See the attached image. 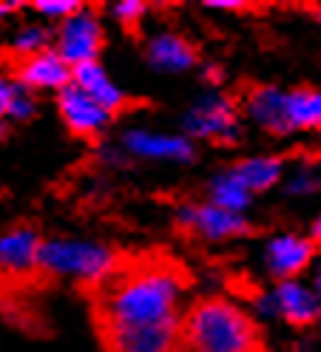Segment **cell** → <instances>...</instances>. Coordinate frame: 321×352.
I'll use <instances>...</instances> for the list:
<instances>
[{"label": "cell", "mask_w": 321, "mask_h": 352, "mask_svg": "<svg viewBox=\"0 0 321 352\" xmlns=\"http://www.w3.org/2000/svg\"><path fill=\"white\" fill-rule=\"evenodd\" d=\"M185 128L199 140L222 142V145H233L242 137L236 105L217 91L199 97L190 105V111L185 114Z\"/></svg>", "instance_id": "obj_4"}, {"label": "cell", "mask_w": 321, "mask_h": 352, "mask_svg": "<svg viewBox=\"0 0 321 352\" xmlns=\"http://www.w3.org/2000/svg\"><path fill=\"white\" fill-rule=\"evenodd\" d=\"M34 12H40L43 17H60V20H69L71 14L82 12V6L77 0H37Z\"/></svg>", "instance_id": "obj_22"}, {"label": "cell", "mask_w": 321, "mask_h": 352, "mask_svg": "<svg viewBox=\"0 0 321 352\" xmlns=\"http://www.w3.org/2000/svg\"><path fill=\"white\" fill-rule=\"evenodd\" d=\"M233 170L239 173V179L250 188V193H259L273 188L276 182L282 179V160L276 157H250L242 160L239 165H233Z\"/></svg>", "instance_id": "obj_18"}, {"label": "cell", "mask_w": 321, "mask_h": 352, "mask_svg": "<svg viewBox=\"0 0 321 352\" xmlns=\"http://www.w3.org/2000/svg\"><path fill=\"white\" fill-rule=\"evenodd\" d=\"M57 34V54L66 60L71 69L82 63H94L100 49H102V26L91 12H77L69 20H63V26L54 32Z\"/></svg>", "instance_id": "obj_5"}, {"label": "cell", "mask_w": 321, "mask_h": 352, "mask_svg": "<svg viewBox=\"0 0 321 352\" xmlns=\"http://www.w3.org/2000/svg\"><path fill=\"white\" fill-rule=\"evenodd\" d=\"M273 304H276V316H282L293 327H307L316 324L321 316V301L316 290L305 287L302 281H279L273 290Z\"/></svg>", "instance_id": "obj_13"}, {"label": "cell", "mask_w": 321, "mask_h": 352, "mask_svg": "<svg viewBox=\"0 0 321 352\" xmlns=\"http://www.w3.org/2000/svg\"><path fill=\"white\" fill-rule=\"evenodd\" d=\"M208 9H245V3H242V0H208V3H205Z\"/></svg>", "instance_id": "obj_24"}, {"label": "cell", "mask_w": 321, "mask_h": 352, "mask_svg": "<svg viewBox=\"0 0 321 352\" xmlns=\"http://www.w3.org/2000/svg\"><path fill=\"white\" fill-rule=\"evenodd\" d=\"M245 111L247 117L262 125L270 134H290V122H287V91L276 85H256L250 88V94L245 97Z\"/></svg>", "instance_id": "obj_11"}, {"label": "cell", "mask_w": 321, "mask_h": 352, "mask_svg": "<svg viewBox=\"0 0 321 352\" xmlns=\"http://www.w3.org/2000/svg\"><path fill=\"white\" fill-rule=\"evenodd\" d=\"M0 111H3L6 120H14V122L32 120L37 111L34 94L26 85H20L17 80H3L0 82Z\"/></svg>", "instance_id": "obj_19"}, {"label": "cell", "mask_w": 321, "mask_h": 352, "mask_svg": "<svg viewBox=\"0 0 321 352\" xmlns=\"http://www.w3.org/2000/svg\"><path fill=\"white\" fill-rule=\"evenodd\" d=\"M208 193H210V205L230 210V213H242L250 205V188L239 179V173L233 168L219 173V176H213Z\"/></svg>", "instance_id": "obj_17"}, {"label": "cell", "mask_w": 321, "mask_h": 352, "mask_svg": "<svg viewBox=\"0 0 321 352\" xmlns=\"http://www.w3.org/2000/svg\"><path fill=\"white\" fill-rule=\"evenodd\" d=\"M122 145L128 153L142 160H170V162H190L197 157L194 145L185 137H168V134H151V131H128L122 137Z\"/></svg>", "instance_id": "obj_12"}, {"label": "cell", "mask_w": 321, "mask_h": 352, "mask_svg": "<svg viewBox=\"0 0 321 352\" xmlns=\"http://www.w3.org/2000/svg\"><path fill=\"white\" fill-rule=\"evenodd\" d=\"M20 6H23V3H17V0H12V3H3L0 9H3V14H9V12H17Z\"/></svg>", "instance_id": "obj_26"}, {"label": "cell", "mask_w": 321, "mask_h": 352, "mask_svg": "<svg viewBox=\"0 0 321 352\" xmlns=\"http://www.w3.org/2000/svg\"><path fill=\"white\" fill-rule=\"evenodd\" d=\"M49 37L52 32L43 29V26H23L14 40H12V52H14V60H26V57H34L40 52H49Z\"/></svg>", "instance_id": "obj_20"}, {"label": "cell", "mask_w": 321, "mask_h": 352, "mask_svg": "<svg viewBox=\"0 0 321 352\" xmlns=\"http://www.w3.org/2000/svg\"><path fill=\"white\" fill-rule=\"evenodd\" d=\"M313 284H316V287H313V290H316V296H318V301H321V270L316 273V281H313Z\"/></svg>", "instance_id": "obj_27"}, {"label": "cell", "mask_w": 321, "mask_h": 352, "mask_svg": "<svg viewBox=\"0 0 321 352\" xmlns=\"http://www.w3.org/2000/svg\"><path fill=\"white\" fill-rule=\"evenodd\" d=\"M114 17L117 23L128 32H137L140 20L145 17V3H140V0H122V3L114 6Z\"/></svg>", "instance_id": "obj_21"}, {"label": "cell", "mask_w": 321, "mask_h": 352, "mask_svg": "<svg viewBox=\"0 0 321 352\" xmlns=\"http://www.w3.org/2000/svg\"><path fill=\"white\" fill-rule=\"evenodd\" d=\"M316 14H318V23H321V9H318V12H316Z\"/></svg>", "instance_id": "obj_28"}, {"label": "cell", "mask_w": 321, "mask_h": 352, "mask_svg": "<svg viewBox=\"0 0 321 352\" xmlns=\"http://www.w3.org/2000/svg\"><path fill=\"white\" fill-rule=\"evenodd\" d=\"M287 188H290V193H316L321 188V176L316 168H298Z\"/></svg>", "instance_id": "obj_23"}, {"label": "cell", "mask_w": 321, "mask_h": 352, "mask_svg": "<svg viewBox=\"0 0 321 352\" xmlns=\"http://www.w3.org/2000/svg\"><path fill=\"white\" fill-rule=\"evenodd\" d=\"M145 57H148V63H151L157 72H165V74L188 72L190 65L197 63L194 46H190L188 40H182L179 34H174V32H162V34L148 40Z\"/></svg>", "instance_id": "obj_14"}, {"label": "cell", "mask_w": 321, "mask_h": 352, "mask_svg": "<svg viewBox=\"0 0 321 352\" xmlns=\"http://www.w3.org/2000/svg\"><path fill=\"white\" fill-rule=\"evenodd\" d=\"M12 74L20 85H26L29 91H34V88H40V91H63V88L71 85L74 69L57 52L49 49L34 57H26V60H14Z\"/></svg>", "instance_id": "obj_8"}, {"label": "cell", "mask_w": 321, "mask_h": 352, "mask_svg": "<svg viewBox=\"0 0 321 352\" xmlns=\"http://www.w3.org/2000/svg\"><path fill=\"white\" fill-rule=\"evenodd\" d=\"M57 111H60L63 122L69 125L71 134L89 137V140L102 134L105 125H109V120L114 117V114L105 111L94 97H89L82 88H77L74 82L57 94Z\"/></svg>", "instance_id": "obj_7"}, {"label": "cell", "mask_w": 321, "mask_h": 352, "mask_svg": "<svg viewBox=\"0 0 321 352\" xmlns=\"http://www.w3.org/2000/svg\"><path fill=\"white\" fill-rule=\"evenodd\" d=\"M177 222L190 233H199L208 241H222L233 236H245L250 230L247 219L242 213H230L217 205H182L177 210Z\"/></svg>", "instance_id": "obj_6"}, {"label": "cell", "mask_w": 321, "mask_h": 352, "mask_svg": "<svg viewBox=\"0 0 321 352\" xmlns=\"http://www.w3.org/2000/svg\"><path fill=\"white\" fill-rule=\"evenodd\" d=\"M185 273L174 258H131L91 290L94 324L100 336L142 333L182 324L179 304L185 296Z\"/></svg>", "instance_id": "obj_1"}, {"label": "cell", "mask_w": 321, "mask_h": 352, "mask_svg": "<svg viewBox=\"0 0 321 352\" xmlns=\"http://www.w3.org/2000/svg\"><path fill=\"white\" fill-rule=\"evenodd\" d=\"M185 344L190 352H262L256 324L228 298H202L185 313Z\"/></svg>", "instance_id": "obj_2"}, {"label": "cell", "mask_w": 321, "mask_h": 352, "mask_svg": "<svg viewBox=\"0 0 321 352\" xmlns=\"http://www.w3.org/2000/svg\"><path fill=\"white\" fill-rule=\"evenodd\" d=\"M40 250L43 241L34 228L29 225H14L0 239V264L3 273L12 278H26L40 270Z\"/></svg>", "instance_id": "obj_9"}, {"label": "cell", "mask_w": 321, "mask_h": 352, "mask_svg": "<svg viewBox=\"0 0 321 352\" xmlns=\"http://www.w3.org/2000/svg\"><path fill=\"white\" fill-rule=\"evenodd\" d=\"M71 82H74L77 88H82V91L89 94V97H94L109 114H117V111H122V108L128 105L125 94H122L120 88L109 80V74H105V69H102L97 60H94V63L74 65V77H71Z\"/></svg>", "instance_id": "obj_15"}, {"label": "cell", "mask_w": 321, "mask_h": 352, "mask_svg": "<svg viewBox=\"0 0 321 352\" xmlns=\"http://www.w3.org/2000/svg\"><path fill=\"white\" fill-rule=\"evenodd\" d=\"M313 253H316L313 239L282 233L267 241L265 261H267V270L279 281H293L302 270H307V264L313 261Z\"/></svg>", "instance_id": "obj_10"}, {"label": "cell", "mask_w": 321, "mask_h": 352, "mask_svg": "<svg viewBox=\"0 0 321 352\" xmlns=\"http://www.w3.org/2000/svg\"><path fill=\"white\" fill-rule=\"evenodd\" d=\"M287 122L290 131L321 128V91L318 88H293L287 91Z\"/></svg>", "instance_id": "obj_16"}, {"label": "cell", "mask_w": 321, "mask_h": 352, "mask_svg": "<svg viewBox=\"0 0 321 352\" xmlns=\"http://www.w3.org/2000/svg\"><path fill=\"white\" fill-rule=\"evenodd\" d=\"M117 258L109 248L82 239H52L43 241L40 270L49 276L74 278L82 287L97 290L100 284L117 270Z\"/></svg>", "instance_id": "obj_3"}, {"label": "cell", "mask_w": 321, "mask_h": 352, "mask_svg": "<svg viewBox=\"0 0 321 352\" xmlns=\"http://www.w3.org/2000/svg\"><path fill=\"white\" fill-rule=\"evenodd\" d=\"M313 241H316V245H321V216L316 219V225H313Z\"/></svg>", "instance_id": "obj_25"}]
</instances>
